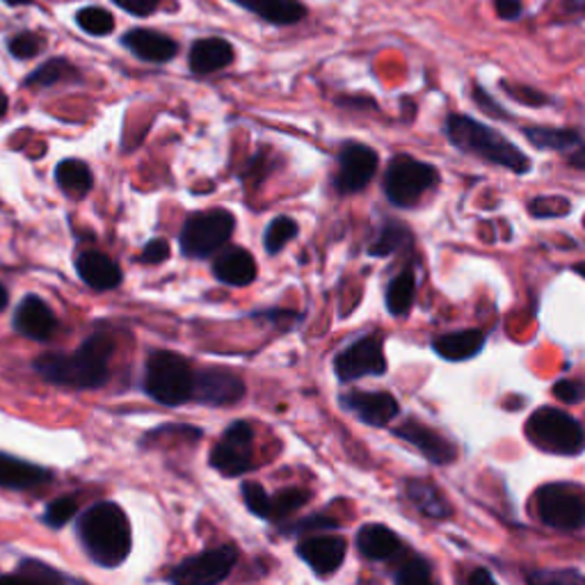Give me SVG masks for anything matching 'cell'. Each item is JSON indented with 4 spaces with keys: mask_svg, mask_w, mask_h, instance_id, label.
Here are the masks:
<instances>
[{
    "mask_svg": "<svg viewBox=\"0 0 585 585\" xmlns=\"http://www.w3.org/2000/svg\"><path fill=\"white\" fill-rule=\"evenodd\" d=\"M75 533L90 561L103 569L120 567L133 547L127 513L112 501H99L78 515Z\"/></svg>",
    "mask_w": 585,
    "mask_h": 585,
    "instance_id": "6da1fadb",
    "label": "cell"
},
{
    "mask_svg": "<svg viewBox=\"0 0 585 585\" xmlns=\"http://www.w3.org/2000/svg\"><path fill=\"white\" fill-rule=\"evenodd\" d=\"M114 343L105 332L92 334L71 355L47 353L32 362L47 382L69 389H99L110 377V357Z\"/></svg>",
    "mask_w": 585,
    "mask_h": 585,
    "instance_id": "7a4b0ae2",
    "label": "cell"
},
{
    "mask_svg": "<svg viewBox=\"0 0 585 585\" xmlns=\"http://www.w3.org/2000/svg\"><path fill=\"white\" fill-rule=\"evenodd\" d=\"M446 138L457 151L476 155V159L508 170L513 174L522 176L533 170L531 159L515 142H511L498 131L490 129L487 124L474 120V117L448 114L446 117Z\"/></svg>",
    "mask_w": 585,
    "mask_h": 585,
    "instance_id": "3957f363",
    "label": "cell"
},
{
    "mask_svg": "<svg viewBox=\"0 0 585 585\" xmlns=\"http://www.w3.org/2000/svg\"><path fill=\"white\" fill-rule=\"evenodd\" d=\"M528 442L552 455L578 457L585 451V427L558 407H539L526 421Z\"/></svg>",
    "mask_w": 585,
    "mask_h": 585,
    "instance_id": "277c9868",
    "label": "cell"
},
{
    "mask_svg": "<svg viewBox=\"0 0 585 585\" xmlns=\"http://www.w3.org/2000/svg\"><path fill=\"white\" fill-rule=\"evenodd\" d=\"M194 369L170 350H153L144 369V392L161 405H183L192 401Z\"/></svg>",
    "mask_w": 585,
    "mask_h": 585,
    "instance_id": "5b68a950",
    "label": "cell"
},
{
    "mask_svg": "<svg viewBox=\"0 0 585 585\" xmlns=\"http://www.w3.org/2000/svg\"><path fill=\"white\" fill-rule=\"evenodd\" d=\"M440 172L433 163L414 159V155L399 153L389 161L384 172V194L396 209H412L421 202L425 192L435 190Z\"/></svg>",
    "mask_w": 585,
    "mask_h": 585,
    "instance_id": "8992f818",
    "label": "cell"
},
{
    "mask_svg": "<svg viewBox=\"0 0 585 585\" xmlns=\"http://www.w3.org/2000/svg\"><path fill=\"white\" fill-rule=\"evenodd\" d=\"M236 229V218L224 209L192 213L181 229V252L188 259H209L218 254Z\"/></svg>",
    "mask_w": 585,
    "mask_h": 585,
    "instance_id": "52a82bcc",
    "label": "cell"
},
{
    "mask_svg": "<svg viewBox=\"0 0 585 585\" xmlns=\"http://www.w3.org/2000/svg\"><path fill=\"white\" fill-rule=\"evenodd\" d=\"M537 517L544 526L561 533L585 528V496L574 483H547L535 494Z\"/></svg>",
    "mask_w": 585,
    "mask_h": 585,
    "instance_id": "ba28073f",
    "label": "cell"
},
{
    "mask_svg": "<svg viewBox=\"0 0 585 585\" xmlns=\"http://www.w3.org/2000/svg\"><path fill=\"white\" fill-rule=\"evenodd\" d=\"M211 466L226 478L254 470V427L248 421H233L211 451Z\"/></svg>",
    "mask_w": 585,
    "mask_h": 585,
    "instance_id": "9c48e42d",
    "label": "cell"
},
{
    "mask_svg": "<svg viewBox=\"0 0 585 585\" xmlns=\"http://www.w3.org/2000/svg\"><path fill=\"white\" fill-rule=\"evenodd\" d=\"M236 563L239 549L233 544H222V547L181 561L165 578L176 585H215L229 578Z\"/></svg>",
    "mask_w": 585,
    "mask_h": 585,
    "instance_id": "30bf717a",
    "label": "cell"
},
{
    "mask_svg": "<svg viewBox=\"0 0 585 585\" xmlns=\"http://www.w3.org/2000/svg\"><path fill=\"white\" fill-rule=\"evenodd\" d=\"M334 373L339 382L350 384L362 377H377L386 373L384 339L377 332H371L343 347L334 357Z\"/></svg>",
    "mask_w": 585,
    "mask_h": 585,
    "instance_id": "8fae6325",
    "label": "cell"
},
{
    "mask_svg": "<svg viewBox=\"0 0 585 585\" xmlns=\"http://www.w3.org/2000/svg\"><path fill=\"white\" fill-rule=\"evenodd\" d=\"M377 151L364 142H343L336 155L334 188L339 194H357L362 192L377 172Z\"/></svg>",
    "mask_w": 585,
    "mask_h": 585,
    "instance_id": "7c38bea8",
    "label": "cell"
},
{
    "mask_svg": "<svg viewBox=\"0 0 585 585\" xmlns=\"http://www.w3.org/2000/svg\"><path fill=\"white\" fill-rule=\"evenodd\" d=\"M245 382L226 369H202L194 371L192 401L209 407H229L245 399Z\"/></svg>",
    "mask_w": 585,
    "mask_h": 585,
    "instance_id": "4fadbf2b",
    "label": "cell"
},
{
    "mask_svg": "<svg viewBox=\"0 0 585 585\" xmlns=\"http://www.w3.org/2000/svg\"><path fill=\"white\" fill-rule=\"evenodd\" d=\"M392 433L399 440L414 446L427 462L446 466V464H453L457 460V446L451 440H446L444 435H440L437 431H433V427L423 425L416 418H410V421L396 425Z\"/></svg>",
    "mask_w": 585,
    "mask_h": 585,
    "instance_id": "5bb4252c",
    "label": "cell"
},
{
    "mask_svg": "<svg viewBox=\"0 0 585 585\" xmlns=\"http://www.w3.org/2000/svg\"><path fill=\"white\" fill-rule=\"evenodd\" d=\"M339 405L373 427H386L401 414L399 401L386 392H347L339 396Z\"/></svg>",
    "mask_w": 585,
    "mask_h": 585,
    "instance_id": "9a60e30c",
    "label": "cell"
},
{
    "mask_svg": "<svg viewBox=\"0 0 585 585\" xmlns=\"http://www.w3.org/2000/svg\"><path fill=\"white\" fill-rule=\"evenodd\" d=\"M347 544L341 535H316L297 544V556L319 576H332L345 563Z\"/></svg>",
    "mask_w": 585,
    "mask_h": 585,
    "instance_id": "2e32d148",
    "label": "cell"
},
{
    "mask_svg": "<svg viewBox=\"0 0 585 585\" xmlns=\"http://www.w3.org/2000/svg\"><path fill=\"white\" fill-rule=\"evenodd\" d=\"M58 327L53 309L37 295H26L14 311V330L32 341L47 343L53 339Z\"/></svg>",
    "mask_w": 585,
    "mask_h": 585,
    "instance_id": "e0dca14e",
    "label": "cell"
},
{
    "mask_svg": "<svg viewBox=\"0 0 585 585\" xmlns=\"http://www.w3.org/2000/svg\"><path fill=\"white\" fill-rule=\"evenodd\" d=\"M51 481H53V472L44 470V466L0 451V487L3 490L28 492V490L44 487Z\"/></svg>",
    "mask_w": 585,
    "mask_h": 585,
    "instance_id": "ac0fdd59",
    "label": "cell"
},
{
    "mask_svg": "<svg viewBox=\"0 0 585 585\" xmlns=\"http://www.w3.org/2000/svg\"><path fill=\"white\" fill-rule=\"evenodd\" d=\"M357 552L362 558L373 563H386L394 561L403 554V539L396 531H392L384 524H364L357 531Z\"/></svg>",
    "mask_w": 585,
    "mask_h": 585,
    "instance_id": "d6986e66",
    "label": "cell"
},
{
    "mask_svg": "<svg viewBox=\"0 0 585 585\" xmlns=\"http://www.w3.org/2000/svg\"><path fill=\"white\" fill-rule=\"evenodd\" d=\"M256 261L243 248H226L213 261V275L226 286H250L256 280Z\"/></svg>",
    "mask_w": 585,
    "mask_h": 585,
    "instance_id": "ffe728a7",
    "label": "cell"
},
{
    "mask_svg": "<svg viewBox=\"0 0 585 585\" xmlns=\"http://www.w3.org/2000/svg\"><path fill=\"white\" fill-rule=\"evenodd\" d=\"M75 270L81 280L99 293L105 291H114L117 286L122 284L124 275H122V268L114 259L101 254V252H85L75 259Z\"/></svg>",
    "mask_w": 585,
    "mask_h": 585,
    "instance_id": "44dd1931",
    "label": "cell"
},
{
    "mask_svg": "<svg viewBox=\"0 0 585 585\" xmlns=\"http://www.w3.org/2000/svg\"><path fill=\"white\" fill-rule=\"evenodd\" d=\"M487 334L483 330H457L433 341L435 353L446 362H466L483 353Z\"/></svg>",
    "mask_w": 585,
    "mask_h": 585,
    "instance_id": "7402d4cb",
    "label": "cell"
},
{
    "mask_svg": "<svg viewBox=\"0 0 585 585\" xmlns=\"http://www.w3.org/2000/svg\"><path fill=\"white\" fill-rule=\"evenodd\" d=\"M124 47L144 62H170L179 51L174 39L144 28L124 34Z\"/></svg>",
    "mask_w": 585,
    "mask_h": 585,
    "instance_id": "603a6c76",
    "label": "cell"
},
{
    "mask_svg": "<svg viewBox=\"0 0 585 585\" xmlns=\"http://www.w3.org/2000/svg\"><path fill=\"white\" fill-rule=\"evenodd\" d=\"M233 62V47L226 39L220 37H206L194 42L190 49V69L198 75L215 73Z\"/></svg>",
    "mask_w": 585,
    "mask_h": 585,
    "instance_id": "cb8c5ba5",
    "label": "cell"
},
{
    "mask_svg": "<svg viewBox=\"0 0 585 585\" xmlns=\"http://www.w3.org/2000/svg\"><path fill=\"white\" fill-rule=\"evenodd\" d=\"M405 494L410 498V503L414 508L427 517V520H448L453 515L451 503L444 498V494L440 492L437 485H433L431 481H423V478H410L405 483Z\"/></svg>",
    "mask_w": 585,
    "mask_h": 585,
    "instance_id": "d4e9b609",
    "label": "cell"
},
{
    "mask_svg": "<svg viewBox=\"0 0 585 585\" xmlns=\"http://www.w3.org/2000/svg\"><path fill=\"white\" fill-rule=\"evenodd\" d=\"M272 26H293L304 17V6L297 0H233Z\"/></svg>",
    "mask_w": 585,
    "mask_h": 585,
    "instance_id": "484cf974",
    "label": "cell"
},
{
    "mask_svg": "<svg viewBox=\"0 0 585 585\" xmlns=\"http://www.w3.org/2000/svg\"><path fill=\"white\" fill-rule=\"evenodd\" d=\"M414 295H416V272L412 268H405L392 282L386 284V291H384L386 311L396 319L405 316L414 304Z\"/></svg>",
    "mask_w": 585,
    "mask_h": 585,
    "instance_id": "4316f807",
    "label": "cell"
},
{
    "mask_svg": "<svg viewBox=\"0 0 585 585\" xmlns=\"http://www.w3.org/2000/svg\"><path fill=\"white\" fill-rule=\"evenodd\" d=\"M56 183L60 190L73 200H83L85 194L92 190V172L90 168L78 161V159H64L56 168Z\"/></svg>",
    "mask_w": 585,
    "mask_h": 585,
    "instance_id": "83f0119b",
    "label": "cell"
},
{
    "mask_svg": "<svg viewBox=\"0 0 585 585\" xmlns=\"http://www.w3.org/2000/svg\"><path fill=\"white\" fill-rule=\"evenodd\" d=\"M412 231L396 222V220H386L380 231H377V236L371 241L369 245V254L371 256H377V259H384V256H392L396 252H401L403 248H410L412 245Z\"/></svg>",
    "mask_w": 585,
    "mask_h": 585,
    "instance_id": "f1b7e54d",
    "label": "cell"
},
{
    "mask_svg": "<svg viewBox=\"0 0 585 585\" xmlns=\"http://www.w3.org/2000/svg\"><path fill=\"white\" fill-rule=\"evenodd\" d=\"M524 138L542 151H569L581 142V133L574 129L554 127H524Z\"/></svg>",
    "mask_w": 585,
    "mask_h": 585,
    "instance_id": "f546056e",
    "label": "cell"
},
{
    "mask_svg": "<svg viewBox=\"0 0 585 585\" xmlns=\"http://www.w3.org/2000/svg\"><path fill=\"white\" fill-rule=\"evenodd\" d=\"M73 78L75 81L81 78L78 69L69 60L58 58V60H49L39 69H34L26 78V88H53V85H60L64 81H73Z\"/></svg>",
    "mask_w": 585,
    "mask_h": 585,
    "instance_id": "4dcf8cb0",
    "label": "cell"
},
{
    "mask_svg": "<svg viewBox=\"0 0 585 585\" xmlns=\"http://www.w3.org/2000/svg\"><path fill=\"white\" fill-rule=\"evenodd\" d=\"M309 501H311V492L302 487H289L278 492L275 496H268L265 522H284L289 515L304 508Z\"/></svg>",
    "mask_w": 585,
    "mask_h": 585,
    "instance_id": "1f68e13d",
    "label": "cell"
},
{
    "mask_svg": "<svg viewBox=\"0 0 585 585\" xmlns=\"http://www.w3.org/2000/svg\"><path fill=\"white\" fill-rule=\"evenodd\" d=\"M297 236V222L289 215L272 218L265 233H263V248L270 256L280 254L293 239Z\"/></svg>",
    "mask_w": 585,
    "mask_h": 585,
    "instance_id": "d6a6232c",
    "label": "cell"
},
{
    "mask_svg": "<svg viewBox=\"0 0 585 585\" xmlns=\"http://www.w3.org/2000/svg\"><path fill=\"white\" fill-rule=\"evenodd\" d=\"M75 23L94 37H105L114 30V19L103 8H83L75 14Z\"/></svg>",
    "mask_w": 585,
    "mask_h": 585,
    "instance_id": "836d02e7",
    "label": "cell"
},
{
    "mask_svg": "<svg viewBox=\"0 0 585 585\" xmlns=\"http://www.w3.org/2000/svg\"><path fill=\"white\" fill-rule=\"evenodd\" d=\"M528 213L537 220L565 218L572 213V202L567 198H558V194H542L528 204Z\"/></svg>",
    "mask_w": 585,
    "mask_h": 585,
    "instance_id": "e575fe53",
    "label": "cell"
},
{
    "mask_svg": "<svg viewBox=\"0 0 585 585\" xmlns=\"http://www.w3.org/2000/svg\"><path fill=\"white\" fill-rule=\"evenodd\" d=\"M431 578H433V567L421 556H410L394 574V581L399 585H421V583H431Z\"/></svg>",
    "mask_w": 585,
    "mask_h": 585,
    "instance_id": "d590c367",
    "label": "cell"
},
{
    "mask_svg": "<svg viewBox=\"0 0 585 585\" xmlns=\"http://www.w3.org/2000/svg\"><path fill=\"white\" fill-rule=\"evenodd\" d=\"M78 515V503L71 496H60L51 501L44 511V524L51 528L67 526Z\"/></svg>",
    "mask_w": 585,
    "mask_h": 585,
    "instance_id": "8d00e7d4",
    "label": "cell"
},
{
    "mask_svg": "<svg viewBox=\"0 0 585 585\" xmlns=\"http://www.w3.org/2000/svg\"><path fill=\"white\" fill-rule=\"evenodd\" d=\"M14 576L30 578V581H71L69 576L60 574L58 569L49 567L47 563H39V561H23Z\"/></svg>",
    "mask_w": 585,
    "mask_h": 585,
    "instance_id": "74e56055",
    "label": "cell"
},
{
    "mask_svg": "<svg viewBox=\"0 0 585 585\" xmlns=\"http://www.w3.org/2000/svg\"><path fill=\"white\" fill-rule=\"evenodd\" d=\"M42 51V39L32 32H19L10 39V53L19 60H30Z\"/></svg>",
    "mask_w": 585,
    "mask_h": 585,
    "instance_id": "f35d334b",
    "label": "cell"
},
{
    "mask_svg": "<svg viewBox=\"0 0 585 585\" xmlns=\"http://www.w3.org/2000/svg\"><path fill=\"white\" fill-rule=\"evenodd\" d=\"M268 492L263 490V485L259 483H243V501L248 505V511L259 517V520H265V511H268Z\"/></svg>",
    "mask_w": 585,
    "mask_h": 585,
    "instance_id": "ab89813d",
    "label": "cell"
},
{
    "mask_svg": "<svg viewBox=\"0 0 585 585\" xmlns=\"http://www.w3.org/2000/svg\"><path fill=\"white\" fill-rule=\"evenodd\" d=\"M336 526H339V522L332 520V517L311 515V517H304V520H300L295 524L284 526L282 533H286V535H302V533H314V531H332Z\"/></svg>",
    "mask_w": 585,
    "mask_h": 585,
    "instance_id": "60d3db41",
    "label": "cell"
},
{
    "mask_svg": "<svg viewBox=\"0 0 585 585\" xmlns=\"http://www.w3.org/2000/svg\"><path fill=\"white\" fill-rule=\"evenodd\" d=\"M501 88L508 92L511 99L524 103V105H531V108H539V105H547L552 103V99L547 94H542L533 88H526V85H513V83H501Z\"/></svg>",
    "mask_w": 585,
    "mask_h": 585,
    "instance_id": "b9f144b4",
    "label": "cell"
},
{
    "mask_svg": "<svg viewBox=\"0 0 585 585\" xmlns=\"http://www.w3.org/2000/svg\"><path fill=\"white\" fill-rule=\"evenodd\" d=\"M554 396L563 403L576 405L585 401V384L581 380H558L554 384Z\"/></svg>",
    "mask_w": 585,
    "mask_h": 585,
    "instance_id": "7bdbcfd3",
    "label": "cell"
},
{
    "mask_svg": "<svg viewBox=\"0 0 585 585\" xmlns=\"http://www.w3.org/2000/svg\"><path fill=\"white\" fill-rule=\"evenodd\" d=\"M252 319L268 321L278 330H289L293 323L300 321V314H295V311H289V309H268V311H254Z\"/></svg>",
    "mask_w": 585,
    "mask_h": 585,
    "instance_id": "ee69618b",
    "label": "cell"
},
{
    "mask_svg": "<svg viewBox=\"0 0 585 585\" xmlns=\"http://www.w3.org/2000/svg\"><path fill=\"white\" fill-rule=\"evenodd\" d=\"M472 97H474V101H476V105L483 110V112H487L490 117H494V120H513V117L508 114V112H505L481 85H474V90H472Z\"/></svg>",
    "mask_w": 585,
    "mask_h": 585,
    "instance_id": "f6af8a7d",
    "label": "cell"
},
{
    "mask_svg": "<svg viewBox=\"0 0 585 585\" xmlns=\"http://www.w3.org/2000/svg\"><path fill=\"white\" fill-rule=\"evenodd\" d=\"M531 583H585V576L574 572V569H563V572H537V574H528Z\"/></svg>",
    "mask_w": 585,
    "mask_h": 585,
    "instance_id": "bcb514c9",
    "label": "cell"
},
{
    "mask_svg": "<svg viewBox=\"0 0 585 585\" xmlns=\"http://www.w3.org/2000/svg\"><path fill=\"white\" fill-rule=\"evenodd\" d=\"M114 6H120L124 12L135 17H149L161 6V0H112Z\"/></svg>",
    "mask_w": 585,
    "mask_h": 585,
    "instance_id": "7dc6e473",
    "label": "cell"
},
{
    "mask_svg": "<svg viewBox=\"0 0 585 585\" xmlns=\"http://www.w3.org/2000/svg\"><path fill=\"white\" fill-rule=\"evenodd\" d=\"M168 256H170V243L168 241H163V239H153L151 243H147V248H144V252H142V261L144 263H163V261H168Z\"/></svg>",
    "mask_w": 585,
    "mask_h": 585,
    "instance_id": "c3c4849f",
    "label": "cell"
},
{
    "mask_svg": "<svg viewBox=\"0 0 585 585\" xmlns=\"http://www.w3.org/2000/svg\"><path fill=\"white\" fill-rule=\"evenodd\" d=\"M494 8L503 21H515L524 12L522 0H494Z\"/></svg>",
    "mask_w": 585,
    "mask_h": 585,
    "instance_id": "681fc988",
    "label": "cell"
},
{
    "mask_svg": "<svg viewBox=\"0 0 585 585\" xmlns=\"http://www.w3.org/2000/svg\"><path fill=\"white\" fill-rule=\"evenodd\" d=\"M567 163H569V168L585 172V142L583 140L574 149L567 151Z\"/></svg>",
    "mask_w": 585,
    "mask_h": 585,
    "instance_id": "f907efd6",
    "label": "cell"
},
{
    "mask_svg": "<svg viewBox=\"0 0 585 585\" xmlns=\"http://www.w3.org/2000/svg\"><path fill=\"white\" fill-rule=\"evenodd\" d=\"M466 581H470V583H494V576L490 574V569L478 567L470 576H466Z\"/></svg>",
    "mask_w": 585,
    "mask_h": 585,
    "instance_id": "816d5d0a",
    "label": "cell"
},
{
    "mask_svg": "<svg viewBox=\"0 0 585 585\" xmlns=\"http://www.w3.org/2000/svg\"><path fill=\"white\" fill-rule=\"evenodd\" d=\"M565 8H567V12H572V14L585 12V0H565Z\"/></svg>",
    "mask_w": 585,
    "mask_h": 585,
    "instance_id": "f5cc1de1",
    "label": "cell"
},
{
    "mask_svg": "<svg viewBox=\"0 0 585 585\" xmlns=\"http://www.w3.org/2000/svg\"><path fill=\"white\" fill-rule=\"evenodd\" d=\"M8 108H10V99H8V94L3 90H0V117L8 114Z\"/></svg>",
    "mask_w": 585,
    "mask_h": 585,
    "instance_id": "db71d44e",
    "label": "cell"
},
{
    "mask_svg": "<svg viewBox=\"0 0 585 585\" xmlns=\"http://www.w3.org/2000/svg\"><path fill=\"white\" fill-rule=\"evenodd\" d=\"M8 302H10V295H8V289H6L3 284H0V311H3V309L8 306Z\"/></svg>",
    "mask_w": 585,
    "mask_h": 585,
    "instance_id": "11a10c76",
    "label": "cell"
},
{
    "mask_svg": "<svg viewBox=\"0 0 585 585\" xmlns=\"http://www.w3.org/2000/svg\"><path fill=\"white\" fill-rule=\"evenodd\" d=\"M572 270L576 272L578 278H583V280H585V261H583V263H576V265H572Z\"/></svg>",
    "mask_w": 585,
    "mask_h": 585,
    "instance_id": "9f6ffc18",
    "label": "cell"
},
{
    "mask_svg": "<svg viewBox=\"0 0 585 585\" xmlns=\"http://www.w3.org/2000/svg\"><path fill=\"white\" fill-rule=\"evenodd\" d=\"M6 3L8 6H26V3H30V0H6Z\"/></svg>",
    "mask_w": 585,
    "mask_h": 585,
    "instance_id": "6f0895ef",
    "label": "cell"
},
{
    "mask_svg": "<svg viewBox=\"0 0 585 585\" xmlns=\"http://www.w3.org/2000/svg\"><path fill=\"white\" fill-rule=\"evenodd\" d=\"M583 226H585V218H583Z\"/></svg>",
    "mask_w": 585,
    "mask_h": 585,
    "instance_id": "680465c9",
    "label": "cell"
}]
</instances>
